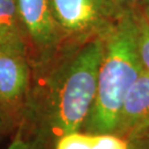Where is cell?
Returning <instances> with one entry per match:
<instances>
[{
  "instance_id": "6da1fadb",
  "label": "cell",
  "mask_w": 149,
  "mask_h": 149,
  "mask_svg": "<svg viewBox=\"0 0 149 149\" xmlns=\"http://www.w3.org/2000/svg\"><path fill=\"white\" fill-rule=\"evenodd\" d=\"M105 34L70 39L39 87L30 90L26 114L45 139L82 130L94 104Z\"/></svg>"
},
{
  "instance_id": "7a4b0ae2",
  "label": "cell",
  "mask_w": 149,
  "mask_h": 149,
  "mask_svg": "<svg viewBox=\"0 0 149 149\" xmlns=\"http://www.w3.org/2000/svg\"><path fill=\"white\" fill-rule=\"evenodd\" d=\"M143 71L133 12L122 11L105 34L95 100L82 130L115 133L125 97Z\"/></svg>"
},
{
  "instance_id": "3957f363",
  "label": "cell",
  "mask_w": 149,
  "mask_h": 149,
  "mask_svg": "<svg viewBox=\"0 0 149 149\" xmlns=\"http://www.w3.org/2000/svg\"><path fill=\"white\" fill-rule=\"evenodd\" d=\"M65 39L106 33L120 15L112 0H49Z\"/></svg>"
},
{
  "instance_id": "277c9868",
  "label": "cell",
  "mask_w": 149,
  "mask_h": 149,
  "mask_svg": "<svg viewBox=\"0 0 149 149\" xmlns=\"http://www.w3.org/2000/svg\"><path fill=\"white\" fill-rule=\"evenodd\" d=\"M31 84L28 54L0 52V118L8 126L24 116Z\"/></svg>"
},
{
  "instance_id": "5b68a950",
  "label": "cell",
  "mask_w": 149,
  "mask_h": 149,
  "mask_svg": "<svg viewBox=\"0 0 149 149\" xmlns=\"http://www.w3.org/2000/svg\"><path fill=\"white\" fill-rule=\"evenodd\" d=\"M22 24L29 42L49 56L66 40L55 20L49 0H17Z\"/></svg>"
},
{
  "instance_id": "8992f818",
  "label": "cell",
  "mask_w": 149,
  "mask_h": 149,
  "mask_svg": "<svg viewBox=\"0 0 149 149\" xmlns=\"http://www.w3.org/2000/svg\"><path fill=\"white\" fill-rule=\"evenodd\" d=\"M130 143L149 135V73L143 71L128 91L115 133Z\"/></svg>"
},
{
  "instance_id": "52a82bcc",
  "label": "cell",
  "mask_w": 149,
  "mask_h": 149,
  "mask_svg": "<svg viewBox=\"0 0 149 149\" xmlns=\"http://www.w3.org/2000/svg\"><path fill=\"white\" fill-rule=\"evenodd\" d=\"M28 44L17 0H0V52L28 54Z\"/></svg>"
},
{
  "instance_id": "ba28073f",
  "label": "cell",
  "mask_w": 149,
  "mask_h": 149,
  "mask_svg": "<svg viewBox=\"0 0 149 149\" xmlns=\"http://www.w3.org/2000/svg\"><path fill=\"white\" fill-rule=\"evenodd\" d=\"M132 143L117 134H95L84 130L65 134L54 140V149H130Z\"/></svg>"
},
{
  "instance_id": "9c48e42d",
  "label": "cell",
  "mask_w": 149,
  "mask_h": 149,
  "mask_svg": "<svg viewBox=\"0 0 149 149\" xmlns=\"http://www.w3.org/2000/svg\"><path fill=\"white\" fill-rule=\"evenodd\" d=\"M136 24V41L137 50L144 71L149 73V20L145 15L134 13Z\"/></svg>"
},
{
  "instance_id": "30bf717a",
  "label": "cell",
  "mask_w": 149,
  "mask_h": 149,
  "mask_svg": "<svg viewBox=\"0 0 149 149\" xmlns=\"http://www.w3.org/2000/svg\"><path fill=\"white\" fill-rule=\"evenodd\" d=\"M44 143L45 138L38 132L33 138H29L24 134L23 123H21L17 129L15 137L11 140L10 145L7 149H42Z\"/></svg>"
},
{
  "instance_id": "8fae6325",
  "label": "cell",
  "mask_w": 149,
  "mask_h": 149,
  "mask_svg": "<svg viewBox=\"0 0 149 149\" xmlns=\"http://www.w3.org/2000/svg\"><path fill=\"white\" fill-rule=\"evenodd\" d=\"M130 149H149V135L144 138L139 139L137 141L132 143Z\"/></svg>"
},
{
  "instance_id": "7c38bea8",
  "label": "cell",
  "mask_w": 149,
  "mask_h": 149,
  "mask_svg": "<svg viewBox=\"0 0 149 149\" xmlns=\"http://www.w3.org/2000/svg\"><path fill=\"white\" fill-rule=\"evenodd\" d=\"M145 16L149 20V0H147V5H146V9H145Z\"/></svg>"
},
{
  "instance_id": "4fadbf2b",
  "label": "cell",
  "mask_w": 149,
  "mask_h": 149,
  "mask_svg": "<svg viewBox=\"0 0 149 149\" xmlns=\"http://www.w3.org/2000/svg\"><path fill=\"white\" fill-rule=\"evenodd\" d=\"M1 127H2V122H1V118H0V129H1Z\"/></svg>"
}]
</instances>
